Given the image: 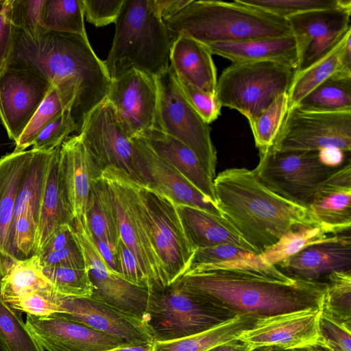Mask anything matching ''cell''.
Segmentation results:
<instances>
[{
	"label": "cell",
	"instance_id": "6da1fadb",
	"mask_svg": "<svg viewBox=\"0 0 351 351\" xmlns=\"http://www.w3.org/2000/svg\"><path fill=\"white\" fill-rule=\"evenodd\" d=\"M182 288L236 315L263 319L321 311L326 282L293 278L276 265L251 259L191 265L178 278Z\"/></svg>",
	"mask_w": 351,
	"mask_h": 351
},
{
	"label": "cell",
	"instance_id": "7a4b0ae2",
	"mask_svg": "<svg viewBox=\"0 0 351 351\" xmlns=\"http://www.w3.org/2000/svg\"><path fill=\"white\" fill-rule=\"evenodd\" d=\"M213 184L221 217L257 254L296 226L317 227L307 208L269 189L254 169H225Z\"/></svg>",
	"mask_w": 351,
	"mask_h": 351
},
{
	"label": "cell",
	"instance_id": "3957f363",
	"mask_svg": "<svg viewBox=\"0 0 351 351\" xmlns=\"http://www.w3.org/2000/svg\"><path fill=\"white\" fill-rule=\"evenodd\" d=\"M8 63L29 66L52 84L75 81L80 98L72 114L79 130L86 116L106 99L111 82L104 61L94 52L88 37L79 34L45 29L33 35L17 31Z\"/></svg>",
	"mask_w": 351,
	"mask_h": 351
},
{
	"label": "cell",
	"instance_id": "277c9868",
	"mask_svg": "<svg viewBox=\"0 0 351 351\" xmlns=\"http://www.w3.org/2000/svg\"><path fill=\"white\" fill-rule=\"evenodd\" d=\"M165 23L174 38L184 34L204 44L293 36L287 19L241 0H192Z\"/></svg>",
	"mask_w": 351,
	"mask_h": 351
},
{
	"label": "cell",
	"instance_id": "5b68a950",
	"mask_svg": "<svg viewBox=\"0 0 351 351\" xmlns=\"http://www.w3.org/2000/svg\"><path fill=\"white\" fill-rule=\"evenodd\" d=\"M104 61L111 80L134 68L153 77L169 67L174 38L156 13L152 0H125Z\"/></svg>",
	"mask_w": 351,
	"mask_h": 351
},
{
	"label": "cell",
	"instance_id": "8992f818",
	"mask_svg": "<svg viewBox=\"0 0 351 351\" xmlns=\"http://www.w3.org/2000/svg\"><path fill=\"white\" fill-rule=\"evenodd\" d=\"M237 316L184 289L177 279L149 290L143 324L154 342H167L210 330Z\"/></svg>",
	"mask_w": 351,
	"mask_h": 351
},
{
	"label": "cell",
	"instance_id": "52a82bcc",
	"mask_svg": "<svg viewBox=\"0 0 351 351\" xmlns=\"http://www.w3.org/2000/svg\"><path fill=\"white\" fill-rule=\"evenodd\" d=\"M295 73L293 68L271 62L232 63L217 80L215 95L221 107L239 111L250 123L288 92Z\"/></svg>",
	"mask_w": 351,
	"mask_h": 351
},
{
	"label": "cell",
	"instance_id": "ba28073f",
	"mask_svg": "<svg viewBox=\"0 0 351 351\" xmlns=\"http://www.w3.org/2000/svg\"><path fill=\"white\" fill-rule=\"evenodd\" d=\"M101 176L112 201L120 239L132 252L147 277L149 290L168 286L164 269L141 211L137 182L125 172L112 167L104 169Z\"/></svg>",
	"mask_w": 351,
	"mask_h": 351
},
{
	"label": "cell",
	"instance_id": "9c48e42d",
	"mask_svg": "<svg viewBox=\"0 0 351 351\" xmlns=\"http://www.w3.org/2000/svg\"><path fill=\"white\" fill-rule=\"evenodd\" d=\"M155 80L157 106L153 128L172 136L191 149L214 180L217 157L210 127L186 101L169 67Z\"/></svg>",
	"mask_w": 351,
	"mask_h": 351
},
{
	"label": "cell",
	"instance_id": "30bf717a",
	"mask_svg": "<svg viewBox=\"0 0 351 351\" xmlns=\"http://www.w3.org/2000/svg\"><path fill=\"white\" fill-rule=\"evenodd\" d=\"M141 213L168 285L191 264L195 250L184 230L177 205L168 197L137 182Z\"/></svg>",
	"mask_w": 351,
	"mask_h": 351
},
{
	"label": "cell",
	"instance_id": "8fae6325",
	"mask_svg": "<svg viewBox=\"0 0 351 351\" xmlns=\"http://www.w3.org/2000/svg\"><path fill=\"white\" fill-rule=\"evenodd\" d=\"M259 158L254 169L259 180L282 197L307 208L319 184L337 169L324 165L319 152L268 151L259 154Z\"/></svg>",
	"mask_w": 351,
	"mask_h": 351
},
{
	"label": "cell",
	"instance_id": "7c38bea8",
	"mask_svg": "<svg viewBox=\"0 0 351 351\" xmlns=\"http://www.w3.org/2000/svg\"><path fill=\"white\" fill-rule=\"evenodd\" d=\"M325 149L350 152L351 111L315 112L291 108L268 151L319 152Z\"/></svg>",
	"mask_w": 351,
	"mask_h": 351
},
{
	"label": "cell",
	"instance_id": "4fadbf2b",
	"mask_svg": "<svg viewBox=\"0 0 351 351\" xmlns=\"http://www.w3.org/2000/svg\"><path fill=\"white\" fill-rule=\"evenodd\" d=\"M71 227L93 286L90 298L143 324L149 289L128 282L108 267L93 240L83 215L74 218Z\"/></svg>",
	"mask_w": 351,
	"mask_h": 351
},
{
	"label": "cell",
	"instance_id": "5bb4252c",
	"mask_svg": "<svg viewBox=\"0 0 351 351\" xmlns=\"http://www.w3.org/2000/svg\"><path fill=\"white\" fill-rule=\"evenodd\" d=\"M51 85L37 70L23 64L8 63L0 73V120L14 143Z\"/></svg>",
	"mask_w": 351,
	"mask_h": 351
},
{
	"label": "cell",
	"instance_id": "9a60e30c",
	"mask_svg": "<svg viewBox=\"0 0 351 351\" xmlns=\"http://www.w3.org/2000/svg\"><path fill=\"white\" fill-rule=\"evenodd\" d=\"M77 134L103 170L119 169L140 184L133 143L106 99L86 116Z\"/></svg>",
	"mask_w": 351,
	"mask_h": 351
},
{
	"label": "cell",
	"instance_id": "2e32d148",
	"mask_svg": "<svg viewBox=\"0 0 351 351\" xmlns=\"http://www.w3.org/2000/svg\"><path fill=\"white\" fill-rule=\"evenodd\" d=\"M351 1L332 9L308 11L287 19L297 47L301 71L328 54L351 31Z\"/></svg>",
	"mask_w": 351,
	"mask_h": 351
},
{
	"label": "cell",
	"instance_id": "e0dca14e",
	"mask_svg": "<svg viewBox=\"0 0 351 351\" xmlns=\"http://www.w3.org/2000/svg\"><path fill=\"white\" fill-rule=\"evenodd\" d=\"M106 99L130 138L154 128L157 106L155 77L131 68L111 80Z\"/></svg>",
	"mask_w": 351,
	"mask_h": 351
},
{
	"label": "cell",
	"instance_id": "ac0fdd59",
	"mask_svg": "<svg viewBox=\"0 0 351 351\" xmlns=\"http://www.w3.org/2000/svg\"><path fill=\"white\" fill-rule=\"evenodd\" d=\"M131 139L141 184L168 197L176 205L195 207L221 217L215 204L158 155L141 137L137 136Z\"/></svg>",
	"mask_w": 351,
	"mask_h": 351
},
{
	"label": "cell",
	"instance_id": "d6986e66",
	"mask_svg": "<svg viewBox=\"0 0 351 351\" xmlns=\"http://www.w3.org/2000/svg\"><path fill=\"white\" fill-rule=\"evenodd\" d=\"M25 324L47 351H108L132 344L119 337L61 317L27 314Z\"/></svg>",
	"mask_w": 351,
	"mask_h": 351
},
{
	"label": "cell",
	"instance_id": "ffe728a7",
	"mask_svg": "<svg viewBox=\"0 0 351 351\" xmlns=\"http://www.w3.org/2000/svg\"><path fill=\"white\" fill-rule=\"evenodd\" d=\"M55 302L58 311L49 316L84 324L132 344L154 342L141 322L90 298L64 296L57 293Z\"/></svg>",
	"mask_w": 351,
	"mask_h": 351
},
{
	"label": "cell",
	"instance_id": "44dd1931",
	"mask_svg": "<svg viewBox=\"0 0 351 351\" xmlns=\"http://www.w3.org/2000/svg\"><path fill=\"white\" fill-rule=\"evenodd\" d=\"M308 209L316 226L324 233L335 235L350 232V160L319 184Z\"/></svg>",
	"mask_w": 351,
	"mask_h": 351
},
{
	"label": "cell",
	"instance_id": "7402d4cb",
	"mask_svg": "<svg viewBox=\"0 0 351 351\" xmlns=\"http://www.w3.org/2000/svg\"><path fill=\"white\" fill-rule=\"evenodd\" d=\"M59 171L74 218L84 214L92 185L103 169L78 134L67 138L59 149Z\"/></svg>",
	"mask_w": 351,
	"mask_h": 351
},
{
	"label": "cell",
	"instance_id": "603a6c76",
	"mask_svg": "<svg viewBox=\"0 0 351 351\" xmlns=\"http://www.w3.org/2000/svg\"><path fill=\"white\" fill-rule=\"evenodd\" d=\"M320 311L308 310L265 318L239 338L252 347L275 346L291 350L314 345Z\"/></svg>",
	"mask_w": 351,
	"mask_h": 351
},
{
	"label": "cell",
	"instance_id": "cb8c5ba5",
	"mask_svg": "<svg viewBox=\"0 0 351 351\" xmlns=\"http://www.w3.org/2000/svg\"><path fill=\"white\" fill-rule=\"evenodd\" d=\"M276 266L291 278L310 281H319L335 271L351 270L350 232L307 247Z\"/></svg>",
	"mask_w": 351,
	"mask_h": 351
},
{
	"label": "cell",
	"instance_id": "d4e9b609",
	"mask_svg": "<svg viewBox=\"0 0 351 351\" xmlns=\"http://www.w3.org/2000/svg\"><path fill=\"white\" fill-rule=\"evenodd\" d=\"M34 153L31 149L0 158V281L15 262L10 239L15 200Z\"/></svg>",
	"mask_w": 351,
	"mask_h": 351
},
{
	"label": "cell",
	"instance_id": "484cf974",
	"mask_svg": "<svg viewBox=\"0 0 351 351\" xmlns=\"http://www.w3.org/2000/svg\"><path fill=\"white\" fill-rule=\"evenodd\" d=\"M212 55L202 43L179 34L171 48L169 69L178 80L215 95L217 75Z\"/></svg>",
	"mask_w": 351,
	"mask_h": 351
},
{
	"label": "cell",
	"instance_id": "4316f807",
	"mask_svg": "<svg viewBox=\"0 0 351 351\" xmlns=\"http://www.w3.org/2000/svg\"><path fill=\"white\" fill-rule=\"evenodd\" d=\"M204 44V43H203ZM211 53L232 63L271 62L297 69L298 57L293 36L204 44Z\"/></svg>",
	"mask_w": 351,
	"mask_h": 351
},
{
	"label": "cell",
	"instance_id": "83f0119b",
	"mask_svg": "<svg viewBox=\"0 0 351 351\" xmlns=\"http://www.w3.org/2000/svg\"><path fill=\"white\" fill-rule=\"evenodd\" d=\"M138 136L216 205L213 180L191 149L172 136L156 128L146 130Z\"/></svg>",
	"mask_w": 351,
	"mask_h": 351
},
{
	"label": "cell",
	"instance_id": "f1b7e54d",
	"mask_svg": "<svg viewBox=\"0 0 351 351\" xmlns=\"http://www.w3.org/2000/svg\"><path fill=\"white\" fill-rule=\"evenodd\" d=\"M59 149L51 158L37 226L34 255L39 254L63 225L71 226L74 216L59 171Z\"/></svg>",
	"mask_w": 351,
	"mask_h": 351
},
{
	"label": "cell",
	"instance_id": "f546056e",
	"mask_svg": "<svg viewBox=\"0 0 351 351\" xmlns=\"http://www.w3.org/2000/svg\"><path fill=\"white\" fill-rule=\"evenodd\" d=\"M177 209L185 234L195 250L230 243L254 252L222 217L186 205H177Z\"/></svg>",
	"mask_w": 351,
	"mask_h": 351
},
{
	"label": "cell",
	"instance_id": "4dcf8cb0",
	"mask_svg": "<svg viewBox=\"0 0 351 351\" xmlns=\"http://www.w3.org/2000/svg\"><path fill=\"white\" fill-rule=\"evenodd\" d=\"M80 98L77 84L66 80L52 84L27 127L15 142L14 152H23L32 145L39 132L67 110L74 112Z\"/></svg>",
	"mask_w": 351,
	"mask_h": 351
},
{
	"label": "cell",
	"instance_id": "1f68e13d",
	"mask_svg": "<svg viewBox=\"0 0 351 351\" xmlns=\"http://www.w3.org/2000/svg\"><path fill=\"white\" fill-rule=\"evenodd\" d=\"M83 216L93 238L106 243L116 252L120 239L119 226L110 194L102 176L92 185Z\"/></svg>",
	"mask_w": 351,
	"mask_h": 351
},
{
	"label": "cell",
	"instance_id": "d6a6232c",
	"mask_svg": "<svg viewBox=\"0 0 351 351\" xmlns=\"http://www.w3.org/2000/svg\"><path fill=\"white\" fill-rule=\"evenodd\" d=\"M53 291L38 255L15 261L0 281V297L10 308L30 293Z\"/></svg>",
	"mask_w": 351,
	"mask_h": 351
},
{
	"label": "cell",
	"instance_id": "836d02e7",
	"mask_svg": "<svg viewBox=\"0 0 351 351\" xmlns=\"http://www.w3.org/2000/svg\"><path fill=\"white\" fill-rule=\"evenodd\" d=\"M56 149L51 152L34 149L17 192L12 221L21 215H26L33 219L38 226L48 171Z\"/></svg>",
	"mask_w": 351,
	"mask_h": 351
},
{
	"label": "cell",
	"instance_id": "e575fe53",
	"mask_svg": "<svg viewBox=\"0 0 351 351\" xmlns=\"http://www.w3.org/2000/svg\"><path fill=\"white\" fill-rule=\"evenodd\" d=\"M263 319L239 315L210 330L182 339L154 342V351H206L218 344L240 337L256 327Z\"/></svg>",
	"mask_w": 351,
	"mask_h": 351
},
{
	"label": "cell",
	"instance_id": "d590c367",
	"mask_svg": "<svg viewBox=\"0 0 351 351\" xmlns=\"http://www.w3.org/2000/svg\"><path fill=\"white\" fill-rule=\"evenodd\" d=\"M295 108L315 112L351 111V76L334 73Z\"/></svg>",
	"mask_w": 351,
	"mask_h": 351
},
{
	"label": "cell",
	"instance_id": "8d00e7d4",
	"mask_svg": "<svg viewBox=\"0 0 351 351\" xmlns=\"http://www.w3.org/2000/svg\"><path fill=\"white\" fill-rule=\"evenodd\" d=\"M337 235L327 234L318 227L298 226L290 230L278 242L259 254L258 257L265 264L276 265L304 248L330 241Z\"/></svg>",
	"mask_w": 351,
	"mask_h": 351
},
{
	"label": "cell",
	"instance_id": "74e56055",
	"mask_svg": "<svg viewBox=\"0 0 351 351\" xmlns=\"http://www.w3.org/2000/svg\"><path fill=\"white\" fill-rule=\"evenodd\" d=\"M80 0H43L40 23L56 32L87 36Z\"/></svg>",
	"mask_w": 351,
	"mask_h": 351
},
{
	"label": "cell",
	"instance_id": "f35d334b",
	"mask_svg": "<svg viewBox=\"0 0 351 351\" xmlns=\"http://www.w3.org/2000/svg\"><path fill=\"white\" fill-rule=\"evenodd\" d=\"M344 38L322 58L308 68L295 72L287 92L289 110L295 108L310 92L337 72Z\"/></svg>",
	"mask_w": 351,
	"mask_h": 351
},
{
	"label": "cell",
	"instance_id": "ab89813d",
	"mask_svg": "<svg viewBox=\"0 0 351 351\" xmlns=\"http://www.w3.org/2000/svg\"><path fill=\"white\" fill-rule=\"evenodd\" d=\"M327 277L321 312L351 329V270L335 271Z\"/></svg>",
	"mask_w": 351,
	"mask_h": 351
},
{
	"label": "cell",
	"instance_id": "60d3db41",
	"mask_svg": "<svg viewBox=\"0 0 351 351\" xmlns=\"http://www.w3.org/2000/svg\"><path fill=\"white\" fill-rule=\"evenodd\" d=\"M287 93L278 95L274 101L250 124L259 154L270 149L289 110Z\"/></svg>",
	"mask_w": 351,
	"mask_h": 351
},
{
	"label": "cell",
	"instance_id": "b9f144b4",
	"mask_svg": "<svg viewBox=\"0 0 351 351\" xmlns=\"http://www.w3.org/2000/svg\"><path fill=\"white\" fill-rule=\"evenodd\" d=\"M0 333L10 351H44L23 322L21 313L0 297Z\"/></svg>",
	"mask_w": 351,
	"mask_h": 351
},
{
	"label": "cell",
	"instance_id": "7bdbcfd3",
	"mask_svg": "<svg viewBox=\"0 0 351 351\" xmlns=\"http://www.w3.org/2000/svg\"><path fill=\"white\" fill-rule=\"evenodd\" d=\"M55 292L64 296L90 298L93 286L86 267H43Z\"/></svg>",
	"mask_w": 351,
	"mask_h": 351
},
{
	"label": "cell",
	"instance_id": "ee69618b",
	"mask_svg": "<svg viewBox=\"0 0 351 351\" xmlns=\"http://www.w3.org/2000/svg\"><path fill=\"white\" fill-rule=\"evenodd\" d=\"M243 3L261 9L276 16L288 17L308 11L336 8L350 0H241Z\"/></svg>",
	"mask_w": 351,
	"mask_h": 351
},
{
	"label": "cell",
	"instance_id": "f6af8a7d",
	"mask_svg": "<svg viewBox=\"0 0 351 351\" xmlns=\"http://www.w3.org/2000/svg\"><path fill=\"white\" fill-rule=\"evenodd\" d=\"M79 127L71 110H67L48 123L37 135L32 143L33 149L51 152L60 147L62 143Z\"/></svg>",
	"mask_w": 351,
	"mask_h": 351
},
{
	"label": "cell",
	"instance_id": "bcb514c9",
	"mask_svg": "<svg viewBox=\"0 0 351 351\" xmlns=\"http://www.w3.org/2000/svg\"><path fill=\"white\" fill-rule=\"evenodd\" d=\"M315 345L325 351H351V329L320 311Z\"/></svg>",
	"mask_w": 351,
	"mask_h": 351
},
{
	"label": "cell",
	"instance_id": "7dc6e473",
	"mask_svg": "<svg viewBox=\"0 0 351 351\" xmlns=\"http://www.w3.org/2000/svg\"><path fill=\"white\" fill-rule=\"evenodd\" d=\"M258 254L237 245L223 243L197 248L191 265H211L251 259Z\"/></svg>",
	"mask_w": 351,
	"mask_h": 351
},
{
	"label": "cell",
	"instance_id": "c3c4849f",
	"mask_svg": "<svg viewBox=\"0 0 351 351\" xmlns=\"http://www.w3.org/2000/svg\"><path fill=\"white\" fill-rule=\"evenodd\" d=\"M176 80L186 101L206 123L209 125L217 119L221 114V106L215 95L204 92L177 78Z\"/></svg>",
	"mask_w": 351,
	"mask_h": 351
},
{
	"label": "cell",
	"instance_id": "681fc988",
	"mask_svg": "<svg viewBox=\"0 0 351 351\" xmlns=\"http://www.w3.org/2000/svg\"><path fill=\"white\" fill-rule=\"evenodd\" d=\"M43 0H12V19L16 30L33 35L43 28L40 14Z\"/></svg>",
	"mask_w": 351,
	"mask_h": 351
},
{
	"label": "cell",
	"instance_id": "f907efd6",
	"mask_svg": "<svg viewBox=\"0 0 351 351\" xmlns=\"http://www.w3.org/2000/svg\"><path fill=\"white\" fill-rule=\"evenodd\" d=\"M86 21L99 27L115 23L125 0H80Z\"/></svg>",
	"mask_w": 351,
	"mask_h": 351
},
{
	"label": "cell",
	"instance_id": "816d5d0a",
	"mask_svg": "<svg viewBox=\"0 0 351 351\" xmlns=\"http://www.w3.org/2000/svg\"><path fill=\"white\" fill-rule=\"evenodd\" d=\"M116 273L133 285L149 289V281L135 256L121 239L116 247Z\"/></svg>",
	"mask_w": 351,
	"mask_h": 351
},
{
	"label": "cell",
	"instance_id": "f5cc1de1",
	"mask_svg": "<svg viewBox=\"0 0 351 351\" xmlns=\"http://www.w3.org/2000/svg\"><path fill=\"white\" fill-rule=\"evenodd\" d=\"M16 32L12 19V0H0V73L9 61Z\"/></svg>",
	"mask_w": 351,
	"mask_h": 351
},
{
	"label": "cell",
	"instance_id": "db71d44e",
	"mask_svg": "<svg viewBox=\"0 0 351 351\" xmlns=\"http://www.w3.org/2000/svg\"><path fill=\"white\" fill-rule=\"evenodd\" d=\"M56 293H30L15 303L11 308L36 316H49L58 311Z\"/></svg>",
	"mask_w": 351,
	"mask_h": 351
},
{
	"label": "cell",
	"instance_id": "11a10c76",
	"mask_svg": "<svg viewBox=\"0 0 351 351\" xmlns=\"http://www.w3.org/2000/svg\"><path fill=\"white\" fill-rule=\"evenodd\" d=\"M38 256L42 267H86L83 254L77 239L67 247Z\"/></svg>",
	"mask_w": 351,
	"mask_h": 351
},
{
	"label": "cell",
	"instance_id": "9f6ffc18",
	"mask_svg": "<svg viewBox=\"0 0 351 351\" xmlns=\"http://www.w3.org/2000/svg\"><path fill=\"white\" fill-rule=\"evenodd\" d=\"M75 241L71 226L63 225L56 232L40 254H46L62 249L70 245Z\"/></svg>",
	"mask_w": 351,
	"mask_h": 351
},
{
	"label": "cell",
	"instance_id": "6f0895ef",
	"mask_svg": "<svg viewBox=\"0 0 351 351\" xmlns=\"http://www.w3.org/2000/svg\"><path fill=\"white\" fill-rule=\"evenodd\" d=\"M192 0H152L156 13L165 22L186 7Z\"/></svg>",
	"mask_w": 351,
	"mask_h": 351
},
{
	"label": "cell",
	"instance_id": "680465c9",
	"mask_svg": "<svg viewBox=\"0 0 351 351\" xmlns=\"http://www.w3.org/2000/svg\"><path fill=\"white\" fill-rule=\"evenodd\" d=\"M351 31L343 39L341 47L339 58L338 69L336 73L341 75L351 76Z\"/></svg>",
	"mask_w": 351,
	"mask_h": 351
},
{
	"label": "cell",
	"instance_id": "91938a15",
	"mask_svg": "<svg viewBox=\"0 0 351 351\" xmlns=\"http://www.w3.org/2000/svg\"><path fill=\"white\" fill-rule=\"evenodd\" d=\"M345 152L337 149H325L319 151L321 162L326 166L337 169L344 163Z\"/></svg>",
	"mask_w": 351,
	"mask_h": 351
},
{
	"label": "cell",
	"instance_id": "94428289",
	"mask_svg": "<svg viewBox=\"0 0 351 351\" xmlns=\"http://www.w3.org/2000/svg\"><path fill=\"white\" fill-rule=\"evenodd\" d=\"M252 346L241 338L218 344L206 351H249Z\"/></svg>",
	"mask_w": 351,
	"mask_h": 351
},
{
	"label": "cell",
	"instance_id": "6125c7cd",
	"mask_svg": "<svg viewBox=\"0 0 351 351\" xmlns=\"http://www.w3.org/2000/svg\"><path fill=\"white\" fill-rule=\"evenodd\" d=\"M93 240L106 264L113 271L116 273V252L106 243L93 238Z\"/></svg>",
	"mask_w": 351,
	"mask_h": 351
},
{
	"label": "cell",
	"instance_id": "be15d7a7",
	"mask_svg": "<svg viewBox=\"0 0 351 351\" xmlns=\"http://www.w3.org/2000/svg\"><path fill=\"white\" fill-rule=\"evenodd\" d=\"M108 351H154V342L151 341L143 343L129 344Z\"/></svg>",
	"mask_w": 351,
	"mask_h": 351
},
{
	"label": "cell",
	"instance_id": "e7e4bbea",
	"mask_svg": "<svg viewBox=\"0 0 351 351\" xmlns=\"http://www.w3.org/2000/svg\"><path fill=\"white\" fill-rule=\"evenodd\" d=\"M249 351H291V350L275 346H260L252 347Z\"/></svg>",
	"mask_w": 351,
	"mask_h": 351
},
{
	"label": "cell",
	"instance_id": "03108f58",
	"mask_svg": "<svg viewBox=\"0 0 351 351\" xmlns=\"http://www.w3.org/2000/svg\"><path fill=\"white\" fill-rule=\"evenodd\" d=\"M291 351H325L318 346L314 344L291 349Z\"/></svg>",
	"mask_w": 351,
	"mask_h": 351
},
{
	"label": "cell",
	"instance_id": "003e7915",
	"mask_svg": "<svg viewBox=\"0 0 351 351\" xmlns=\"http://www.w3.org/2000/svg\"><path fill=\"white\" fill-rule=\"evenodd\" d=\"M0 351H10L3 337L0 333Z\"/></svg>",
	"mask_w": 351,
	"mask_h": 351
}]
</instances>
